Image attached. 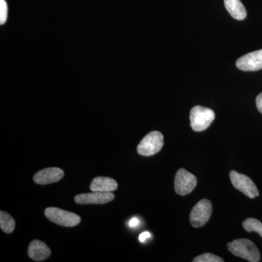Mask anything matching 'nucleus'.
Here are the masks:
<instances>
[{
    "instance_id": "1",
    "label": "nucleus",
    "mask_w": 262,
    "mask_h": 262,
    "mask_svg": "<svg viewBox=\"0 0 262 262\" xmlns=\"http://www.w3.org/2000/svg\"><path fill=\"white\" fill-rule=\"evenodd\" d=\"M227 247L234 256L244 258L250 262H258L261 258L256 245L248 239H234L229 243Z\"/></svg>"
},
{
    "instance_id": "2",
    "label": "nucleus",
    "mask_w": 262,
    "mask_h": 262,
    "mask_svg": "<svg viewBox=\"0 0 262 262\" xmlns=\"http://www.w3.org/2000/svg\"><path fill=\"white\" fill-rule=\"evenodd\" d=\"M189 119L192 130L201 132L206 130L211 125L214 120L215 114L211 108L195 106L191 110Z\"/></svg>"
},
{
    "instance_id": "3",
    "label": "nucleus",
    "mask_w": 262,
    "mask_h": 262,
    "mask_svg": "<svg viewBox=\"0 0 262 262\" xmlns=\"http://www.w3.org/2000/svg\"><path fill=\"white\" fill-rule=\"evenodd\" d=\"M48 220L63 227H72L80 223L81 218L72 212L64 211L56 207H49L45 211Z\"/></svg>"
},
{
    "instance_id": "4",
    "label": "nucleus",
    "mask_w": 262,
    "mask_h": 262,
    "mask_svg": "<svg viewBox=\"0 0 262 262\" xmlns=\"http://www.w3.org/2000/svg\"><path fill=\"white\" fill-rule=\"evenodd\" d=\"M163 135L159 131H152L144 137L137 146L141 156H151L159 152L163 146Z\"/></svg>"
},
{
    "instance_id": "5",
    "label": "nucleus",
    "mask_w": 262,
    "mask_h": 262,
    "mask_svg": "<svg viewBox=\"0 0 262 262\" xmlns=\"http://www.w3.org/2000/svg\"><path fill=\"white\" fill-rule=\"evenodd\" d=\"M229 179L233 187L248 198L253 199L259 194L256 184L247 176L232 170L229 173Z\"/></svg>"
},
{
    "instance_id": "6",
    "label": "nucleus",
    "mask_w": 262,
    "mask_h": 262,
    "mask_svg": "<svg viewBox=\"0 0 262 262\" xmlns=\"http://www.w3.org/2000/svg\"><path fill=\"white\" fill-rule=\"evenodd\" d=\"M211 202L206 199L201 200L193 207L189 215L191 225L196 228L203 227L211 218Z\"/></svg>"
},
{
    "instance_id": "7",
    "label": "nucleus",
    "mask_w": 262,
    "mask_h": 262,
    "mask_svg": "<svg viewBox=\"0 0 262 262\" xmlns=\"http://www.w3.org/2000/svg\"><path fill=\"white\" fill-rule=\"evenodd\" d=\"M196 186V177L185 169H179L174 179V189L176 192L179 195H187L192 192Z\"/></svg>"
},
{
    "instance_id": "8",
    "label": "nucleus",
    "mask_w": 262,
    "mask_h": 262,
    "mask_svg": "<svg viewBox=\"0 0 262 262\" xmlns=\"http://www.w3.org/2000/svg\"><path fill=\"white\" fill-rule=\"evenodd\" d=\"M239 70L245 72L258 71L262 69V50L251 52L244 55L236 61Z\"/></svg>"
},
{
    "instance_id": "9",
    "label": "nucleus",
    "mask_w": 262,
    "mask_h": 262,
    "mask_svg": "<svg viewBox=\"0 0 262 262\" xmlns=\"http://www.w3.org/2000/svg\"><path fill=\"white\" fill-rule=\"evenodd\" d=\"M115 199L113 192H93L75 196L76 203L80 205H102L110 203Z\"/></svg>"
},
{
    "instance_id": "10",
    "label": "nucleus",
    "mask_w": 262,
    "mask_h": 262,
    "mask_svg": "<svg viewBox=\"0 0 262 262\" xmlns=\"http://www.w3.org/2000/svg\"><path fill=\"white\" fill-rule=\"evenodd\" d=\"M64 176V172L59 168H48L39 170L34 176L36 184L40 185L59 182Z\"/></svg>"
},
{
    "instance_id": "11",
    "label": "nucleus",
    "mask_w": 262,
    "mask_h": 262,
    "mask_svg": "<svg viewBox=\"0 0 262 262\" xmlns=\"http://www.w3.org/2000/svg\"><path fill=\"white\" fill-rule=\"evenodd\" d=\"M29 257L36 261H42L47 259L51 254V251L47 245L40 241H33L28 248Z\"/></svg>"
},
{
    "instance_id": "12",
    "label": "nucleus",
    "mask_w": 262,
    "mask_h": 262,
    "mask_svg": "<svg viewBox=\"0 0 262 262\" xmlns=\"http://www.w3.org/2000/svg\"><path fill=\"white\" fill-rule=\"evenodd\" d=\"M117 183L108 177H98L94 179L90 185L92 192H113L117 189Z\"/></svg>"
},
{
    "instance_id": "13",
    "label": "nucleus",
    "mask_w": 262,
    "mask_h": 262,
    "mask_svg": "<svg viewBox=\"0 0 262 262\" xmlns=\"http://www.w3.org/2000/svg\"><path fill=\"white\" fill-rule=\"evenodd\" d=\"M225 5L232 18L239 20L246 18L247 12L241 0H225Z\"/></svg>"
},
{
    "instance_id": "14",
    "label": "nucleus",
    "mask_w": 262,
    "mask_h": 262,
    "mask_svg": "<svg viewBox=\"0 0 262 262\" xmlns=\"http://www.w3.org/2000/svg\"><path fill=\"white\" fill-rule=\"evenodd\" d=\"M15 227L14 219L6 212H0V227L5 233L10 234L13 232Z\"/></svg>"
},
{
    "instance_id": "15",
    "label": "nucleus",
    "mask_w": 262,
    "mask_h": 262,
    "mask_svg": "<svg viewBox=\"0 0 262 262\" xmlns=\"http://www.w3.org/2000/svg\"><path fill=\"white\" fill-rule=\"evenodd\" d=\"M243 227L248 232H256L262 237V223L256 219L248 218L243 222Z\"/></svg>"
},
{
    "instance_id": "16",
    "label": "nucleus",
    "mask_w": 262,
    "mask_h": 262,
    "mask_svg": "<svg viewBox=\"0 0 262 262\" xmlns=\"http://www.w3.org/2000/svg\"><path fill=\"white\" fill-rule=\"evenodd\" d=\"M193 262H224V259L216 255L211 253H203L196 256L192 260Z\"/></svg>"
},
{
    "instance_id": "17",
    "label": "nucleus",
    "mask_w": 262,
    "mask_h": 262,
    "mask_svg": "<svg viewBox=\"0 0 262 262\" xmlns=\"http://www.w3.org/2000/svg\"><path fill=\"white\" fill-rule=\"evenodd\" d=\"M8 8L5 0H0V24L3 25L8 18Z\"/></svg>"
},
{
    "instance_id": "18",
    "label": "nucleus",
    "mask_w": 262,
    "mask_h": 262,
    "mask_svg": "<svg viewBox=\"0 0 262 262\" xmlns=\"http://www.w3.org/2000/svg\"><path fill=\"white\" fill-rule=\"evenodd\" d=\"M256 103L258 112L262 114V93L258 95L257 97H256Z\"/></svg>"
},
{
    "instance_id": "19",
    "label": "nucleus",
    "mask_w": 262,
    "mask_h": 262,
    "mask_svg": "<svg viewBox=\"0 0 262 262\" xmlns=\"http://www.w3.org/2000/svg\"><path fill=\"white\" fill-rule=\"evenodd\" d=\"M150 237H151V234L149 232H144L139 235V239L141 243H144Z\"/></svg>"
},
{
    "instance_id": "20",
    "label": "nucleus",
    "mask_w": 262,
    "mask_h": 262,
    "mask_svg": "<svg viewBox=\"0 0 262 262\" xmlns=\"http://www.w3.org/2000/svg\"><path fill=\"white\" fill-rule=\"evenodd\" d=\"M140 222H139V219L133 218L131 219L130 222H129V226L132 228H136V227L139 225Z\"/></svg>"
}]
</instances>
